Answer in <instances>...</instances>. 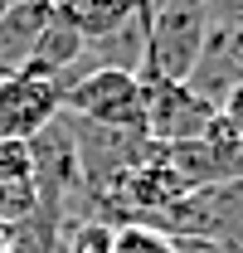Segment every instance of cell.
Segmentation results:
<instances>
[{"label": "cell", "instance_id": "1", "mask_svg": "<svg viewBox=\"0 0 243 253\" xmlns=\"http://www.w3.org/2000/svg\"><path fill=\"white\" fill-rule=\"evenodd\" d=\"M209 34V5L204 0H156L146 20V54L141 73L165 78V83H190L200 49Z\"/></svg>", "mask_w": 243, "mask_h": 253}, {"label": "cell", "instance_id": "2", "mask_svg": "<svg viewBox=\"0 0 243 253\" xmlns=\"http://www.w3.org/2000/svg\"><path fill=\"white\" fill-rule=\"evenodd\" d=\"M63 112L73 122L122 131V136H146V102H141V78L122 68H88L63 88Z\"/></svg>", "mask_w": 243, "mask_h": 253}, {"label": "cell", "instance_id": "3", "mask_svg": "<svg viewBox=\"0 0 243 253\" xmlns=\"http://www.w3.org/2000/svg\"><path fill=\"white\" fill-rule=\"evenodd\" d=\"M146 229H161L165 239H209L219 253H243V180L214 190H190L165 214H156Z\"/></svg>", "mask_w": 243, "mask_h": 253}, {"label": "cell", "instance_id": "4", "mask_svg": "<svg viewBox=\"0 0 243 253\" xmlns=\"http://www.w3.org/2000/svg\"><path fill=\"white\" fill-rule=\"evenodd\" d=\"M30 146V166H34V214H49L63 224V205L78 190V146H73V122L54 117Z\"/></svg>", "mask_w": 243, "mask_h": 253}, {"label": "cell", "instance_id": "5", "mask_svg": "<svg viewBox=\"0 0 243 253\" xmlns=\"http://www.w3.org/2000/svg\"><path fill=\"white\" fill-rule=\"evenodd\" d=\"M141 78V102H146V141L156 146H175V141H195L204 136L219 117V107L204 102L200 93H190L185 83H165L151 73H136Z\"/></svg>", "mask_w": 243, "mask_h": 253}, {"label": "cell", "instance_id": "6", "mask_svg": "<svg viewBox=\"0 0 243 253\" xmlns=\"http://www.w3.org/2000/svg\"><path fill=\"white\" fill-rule=\"evenodd\" d=\"M63 112V83L34 78V73H10L0 78V141H34L44 126Z\"/></svg>", "mask_w": 243, "mask_h": 253}, {"label": "cell", "instance_id": "7", "mask_svg": "<svg viewBox=\"0 0 243 253\" xmlns=\"http://www.w3.org/2000/svg\"><path fill=\"white\" fill-rule=\"evenodd\" d=\"M54 15L63 25H73L88 44H97V39H112L117 30L136 25L141 15H151V5L146 0H54Z\"/></svg>", "mask_w": 243, "mask_h": 253}, {"label": "cell", "instance_id": "8", "mask_svg": "<svg viewBox=\"0 0 243 253\" xmlns=\"http://www.w3.org/2000/svg\"><path fill=\"white\" fill-rule=\"evenodd\" d=\"M34 214V166L30 146L0 141V234Z\"/></svg>", "mask_w": 243, "mask_h": 253}, {"label": "cell", "instance_id": "9", "mask_svg": "<svg viewBox=\"0 0 243 253\" xmlns=\"http://www.w3.org/2000/svg\"><path fill=\"white\" fill-rule=\"evenodd\" d=\"M63 249V224L49 214H30L25 224L5 229V253H59Z\"/></svg>", "mask_w": 243, "mask_h": 253}, {"label": "cell", "instance_id": "10", "mask_svg": "<svg viewBox=\"0 0 243 253\" xmlns=\"http://www.w3.org/2000/svg\"><path fill=\"white\" fill-rule=\"evenodd\" d=\"M112 253H175V244L161 229H146V224H117L112 229Z\"/></svg>", "mask_w": 243, "mask_h": 253}, {"label": "cell", "instance_id": "11", "mask_svg": "<svg viewBox=\"0 0 243 253\" xmlns=\"http://www.w3.org/2000/svg\"><path fill=\"white\" fill-rule=\"evenodd\" d=\"M219 122L229 126V136L243 146V83H239L229 97H224V102H219Z\"/></svg>", "mask_w": 243, "mask_h": 253}, {"label": "cell", "instance_id": "12", "mask_svg": "<svg viewBox=\"0 0 243 253\" xmlns=\"http://www.w3.org/2000/svg\"><path fill=\"white\" fill-rule=\"evenodd\" d=\"M15 5H20V0H0V15H5V10H15Z\"/></svg>", "mask_w": 243, "mask_h": 253}, {"label": "cell", "instance_id": "13", "mask_svg": "<svg viewBox=\"0 0 243 253\" xmlns=\"http://www.w3.org/2000/svg\"><path fill=\"white\" fill-rule=\"evenodd\" d=\"M0 253H5V234H0Z\"/></svg>", "mask_w": 243, "mask_h": 253}, {"label": "cell", "instance_id": "14", "mask_svg": "<svg viewBox=\"0 0 243 253\" xmlns=\"http://www.w3.org/2000/svg\"><path fill=\"white\" fill-rule=\"evenodd\" d=\"M146 5H151V0H146Z\"/></svg>", "mask_w": 243, "mask_h": 253}]
</instances>
